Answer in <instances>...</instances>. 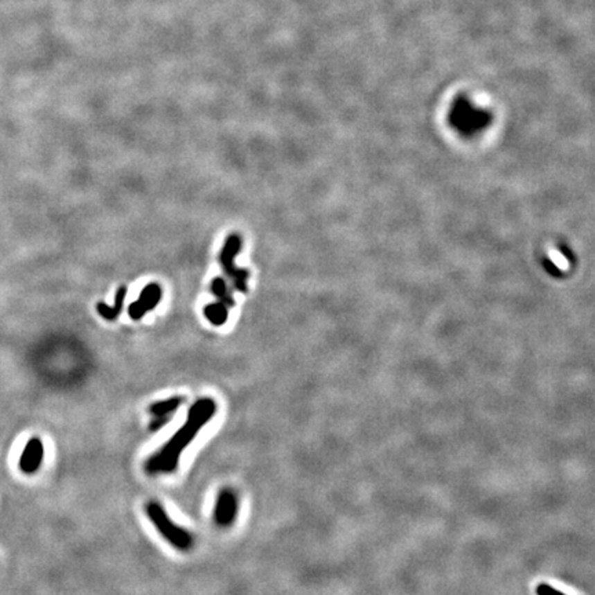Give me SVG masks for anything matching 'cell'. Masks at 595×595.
<instances>
[{
  "mask_svg": "<svg viewBox=\"0 0 595 595\" xmlns=\"http://www.w3.org/2000/svg\"><path fill=\"white\" fill-rule=\"evenodd\" d=\"M203 313L206 319L210 321V324H213L214 327H221L227 324L229 319V308L221 302H213L206 305L203 309Z\"/></svg>",
  "mask_w": 595,
  "mask_h": 595,
  "instance_id": "30bf717a",
  "label": "cell"
},
{
  "mask_svg": "<svg viewBox=\"0 0 595 595\" xmlns=\"http://www.w3.org/2000/svg\"><path fill=\"white\" fill-rule=\"evenodd\" d=\"M184 402H185L184 396H172L170 398L160 400V401L150 404L149 409H148L150 416H152L150 430L156 432V430L161 429L171 419V416L181 408V405Z\"/></svg>",
  "mask_w": 595,
  "mask_h": 595,
  "instance_id": "8992f818",
  "label": "cell"
},
{
  "mask_svg": "<svg viewBox=\"0 0 595 595\" xmlns=\"http://www.w3.org/2000/svg\"><path fill=\"white\" fill-rule=\"evenodd\" d=\"M125 296H127V287L125 285H120L119 290L116 292V296H115V305L114 306H109L105 302L97 303V312H98V314L103 319H105L107 321H115L119 317L120 314H121L123 309H124Z\"/></svg>",
  "mask_w": 595,
  "mask_h": 595,
  "instance_id": "ba28073f",
  "label": "cell"
},
{
  "mask_svg": "<svg viewBox=\"0 0 595 595\" xmlns=\"http://www.w3.org/2000/svg\"><path fill=\"white\" fill-rule=\"evenodd\" d=\"M238 514V493L231 488H224L218 492L214 506V521L221 528L232 526Z\"/></svg>",
  "mask_w": 595,
  "mask_h": 595,
  "instance_id": "277c9868",
  "label": "cell"
},
{
  "mask_svg": "<svg viewBox=\"0 0 595 595\" xmlns=\"http://www.w3.org/2000/svg\"><path fill=\"white\" fill-rule=\"evenodd\" d=\"M536 592H538V595H564L562 593H560L558 590H556L547 585H539Z\"/></svg>",
  "mask_w": 595,
  "mask_h": 595,
  "instance_id": "8fae6325",
  "label": "cell"
},
{
  "mask_svg": "<svg viewBox=\"0 0 595 595\" xmlns=\"http://www.w3.org/2000/svg\"><path fill=\"white\" fill-rule=\"evenodd\" d=\"M145 513L154 529L171 547L179 551H189L193 547V535L186 528L175 524L167 510L159 501H148L145 506Z\"/></svg>",
  "mask_w": 595,
  "mask_h": 595,
  "instance_id": "7a4b0ae2",
  "label": "cell"
},
{
  "mask_svg": "<svg viewBox=\"0 0 595 595\" xmlns=\"http://www.w3.org/2000/svg\"><path fill=\"white\" fill-rule=\"evenodd\" d=\"M241 247H242L241 236L238 233H231L220 251L218 260L225 276L231 280L233 290L241 294H247L248 278L251 274L247 269H241L236 266V258L241 251Z\"/></svg>",
  "mask_w": 595,
  "mask_h": 595,
  "instance_id": "3957f363",
  "label": "cell"
},
{
  "mask_svg": "<svg viewBox=\"0 0 595 595\" xmlns=\"http://www.w3.org/2000/svg\"><path fill=\"white\" fill-rule=\"evenodd\" d=\"M210 290L214 294V296L218 299V302L224 303L229 309L235 308L236 301H235V296H233V291L231 290V287L228 285V283H227V280L224 277H214L211 280Z\"/></svg>",
  "mask_w": 595,
  "mask_h": 595,
  "instance_id": "9c48e42d",
  "label": "cell"
},
{
  "mask_svg": "<svg viewBox=\"0 0 595 595\" xmlns=\"http://www.w3.org/2000/svg\"><path fill=\"white\" fill-rule=\"evenodd\" d=\"M161 296V287L157 283H149L146 287H143L138 299L128 306V316L135 321L141 320L145 314L152 312L160 303Z\"/></svg>",
  "mask_w": 595,
  "mask_h": 595,
  "instance_id": "5b68a950",
  "label": "cell"
},
{
  "mask_svg": "<svg viewBox=\"0 0 595 595\" xmlns=\"http://www.w3.org/2000/svg\"><path fill=\"white\" fill-rule=\"evenodd\" d=\"M43 459H44L43 441L39 437H32L26 443L25 448L22 450V454L18 461V468L24 474L32 476L42 468Z\"/></svg>",
  "mask_w": 595,
  "mask_h": 595,
  "instance_id": "52a82bcc",
  "label": "cell"
},
{
  "mask_svg": "<svg viewBox=\"0 0 595 595\" xmlns=\"http://www.w3.org/2000/svg\"><path fill=\"white\" fill-rule=\"evenodd\" d=\"M217 411L218 404L214 398L202 397L196 400L189 407L186 419L178 432H175L160 450L146 459L145 472L149 476H167L177 472L185 450L214 419Z\"/></svg>",
  "mask_w": 595,
  "mask_h": 595,
  "instance_id": "6da1fadb",
  "label": "cell"
}]
</instances>
